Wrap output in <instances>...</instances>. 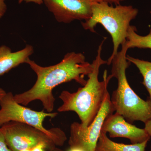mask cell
I'll list each match as a JSON object with an SVG mask.
<instances>
[{
  "label": "cell",
  "mask_w": 151,
  "mask_h": 151,
  "mask_svg": "<svg viewBox=\"0 0 151 151\" xmlns=\"http://www.w3.org/2000/svg\"><path fill=\"white\" fill-rule=\"evenodd\" d=\"M26 63L34 71L37 80L27 91L14 95L16 101L27 105L32 101L39 100L48 113L54 110L55 98L52 91L57 86L74 80L82 86L86 84L85 76L93 70L92 63L86 61L81 52H68L60 62L54 65L42 66L29 58Z\"/></svg>",
  "instance_id": "6da1fadb"
},
{
  "label": "cell",
  "mask_w": 151,
  "mask_h": 151,
  "mask_svg": "<svg viewBox=\"0 0 151 151\" xmlns=\"http://www.w3.org/2000/svg\"><path fill=\"white\" fill-rule=\"evenodd\" d=\"M105 39L98 47L97 56L92 63L93 70L88 75L86 84L83 87L78 88L76 92L63 91L59 96L62 104L58 108V111L75 112L83 127H88L97 116L106 95L109 93L108 84L113 78L111 74L108 76L107 70H105L103 73V80L100 81L99 79L100 67L107 64V60H104L101 57L102 47Z\"/></svg>",
  "instance_id": "7a4b0ae2"
},
{
  "label": "cell",
  "mask_w": 151,
  "mask_h": 151,
  "mask_svg": "<svg viewBox=\"0 0 151 151\" xmlns=\"http://www.w3.org/2000/svg\"><path fill=\"white\" fill-rule=\"evenodd\" d=\"M128 49L126 41L111 62V75L117 79L118 86L113 92L111 101L116 113L127 122L132 124L140 121L145 124L151 119V101L142 99L129 84L126 76L131 63L126 58Z\"/></svg>",
  "instance_id": "3957f363"
},
{
  "label": "cell",
  "mask_w": 151,
  "mask_h": 151,
  "mask_svg": "<svg viewBox=\"0 0 151 151\" xmlns=\"http://www.w3.org/2000/svg\"><path fill=\"white\" fill-rule=\"evenodd\" d=\"M109 4L105 2L92 3V15L89 19L81 22L84 29L92 32H95L97 24H101L111 35L113 49L107 60L108 65L118 54L119 47L127 41L130 23L138 14L137 9L132 6L119 4L114 7Z\"/></svg>",
  "instance_id": "277c9868"
},
{
  "label": "cell",
  "mask_w": 151,
  "mask_h": 151,
  "mask_svg": "<svg viewBox=\"0 0 151 151\" xmlns=\"http://www.w3.org/2000/svg\"><path fill=\"white\" fill-rule=\"evenodd\" d=\"M0 128L6 123L15 122L35 127L59 142L62 146L67 140L64 131L59 128L47 129L43 126L45 119H54L58 113L37 111L27 108L17 103L12 92H6L0 100Z\"/></svg>",
  "instance_id": "5b68a950"
},
{
  "label": "cell",
  "mask_w": 151,
  "mask_h": 151,
  "mask_svg": "<svg viewBox=\"0 0 151 151\" xmlns=\"http://www.w3.org/2000/svg\"><path fill=\"white\" fill-rule=\"evenodd\" d=\"M6 142L12 151L32 150L42 145L47 150L62 145L54 138L35 127L19 122H10L1 127Z\"/></svg>",
  "instance_id": "8992f818"
},
{
  "label": "cell",
  "mask_w": 151,
  "mask_h": 151,
  "mask_svg": "<svg viewBox=\"0 0 151 151\" xmlns=\"http://www.w3.org/2000/svg\"><path fill=\"white\" fill-rule=\"evenodd\" d=\"M114 111L111 96L108 93L100 111L88 127H83L76 122L70 125L68 140L70 147L77 148L83 151H95L104 121Z\"/></svg>",
  "instance_id": "52a82bcc"
},
{
  "label": "cell",
  "mask_w": 151,
  "mask_h": 151,
  "mask_svg": "<svg viewBox=\"0 0 151 151\" xmlns=\"http://www.w3.org/2000/svg\"><path fill=\"white\" fill-rule=\"evenodd\" d=\"M58 22L70 23L75 20H87L92 15L90 0H43Z\"/></svg>",
  "instance_id": "ba28073f"
},
{
  "label": "cell",
  "mask_w": 151,
  "mask_h": 151,
  "mask_svg": "<svg viewBox=\"0 0 151 151\" xmlns=\"http://www.w3.org/2000/svg\"><path fill=\"white\" fill-rule=\"evenodd\" d=\"M101 132L109 134L111 138H124L132 144L150 140V137L145 129L138 128L127 122L119 113H112L104 121Z\"/></svg>",
  "instance_id": "9c48e42d"
},
{
  "label": "cell",
  "mask_w": 151,
  "mask_h": 151,
  "mask_svg": "<svg viewBox=\"0 0 151 151\" xmlns=\"http://www.w3.org/2000/svg\"><path fill=\"white\" fill-rule=\"evenodd\" d=\"M34 52L33 47L30 45L14 52L6 45L0 46V76L20 64L26 63Z\"/></svg>",
  "instance_id": "30bf717a"
},
{
  "label": "cell",
  "mask_w": 151,
  "mask_h": 151,
  "mask_svg": "<svg viewBox=\"0 0 151 151\" xmlns=\"http://www.w3.org/2000/svg\"><path fill=\"white\" fill-rule=\"evenodd\" d=\"M148 142L147 141L131 145L116 143L107 137V134L101 132L96 150L103 151H145Z\"/></svg>",
  "instance_id": "8fae6325"
},
{
  "label": "cell",
  "mask_w": 151,
  "mask_h": 151,
  "mask_svg": "<svg viewBox=\"0 0 151 151\" xmlns=\"http://www.w3.org/2000/svg\"><path fill=\"white\" fill-rule=\"evenodd\" d=\"M137 31L135 27L130 25L126 41L128 48L137 47L151 49V29L149 34L146 36L139 35L136 32Z\"/></svg>",
  "instance_id": "7c38bea8"
},
{
  "label": "cell",
  "mask_w": 151,
  "mask_h": 151,
  "mask_svg": "<svg viewBox=\"0 0 151 151\" xmlns=\"http://www.w3.org/2000/svg\"><path fill=\"white\" fill-rule=\"evenodd\" d=\"M127 59L129 62L136 65L142 76V84L148 92L151 101V62L134 58L127 55Z\"/></svg>",
  "instance_id": "4fadbf2b"
},
{
  "label": "cell",
  "mask_w": 151,
  "mask_h": 151,
  "mask_svg": "<svg viewBox=\"0 0 151 151\" xmlns=\"http://www.w3.org/2000/svg\"><path fill=\"white\" fill-rule=\"evenodd\" d=\"M0 151H12L7 145L4 135L1 128H0Z\"/></svg>",
  "instance_id": "5bb4252c"
},
{
  "label": "cell",
  "mask_w": 151,
  "mask_h": 151,
  "mask_svg": "<svg viewBox=\"0 0 151 151\" xmlns=\"http://www.w3.org/2000/svg\"><path fill=\"white\" fill-rule=\"evenodd\" d=\"M92 3H100L102 2L108 3L109 4H115L116 5L120 4V3L125 0H90Z\"/></svg>",
  "instance_id": "9a60e30c"
},
{
  "label": "cell",
  "mask_w": 151,
  "mask_h": 151,
  "mask_svg": "<svg viewBox=\"0 0 151 151\" xmlns=\"http://www.w3.org/2000/svg\"><path fill=\"white\" fill-rule=\"evenodd\" d=\"M5 0H0V19H1L7 11V6Z\"/></svg>",
  "instance_id": "2e32d148"
},
{
  "label": "cell",
  "mask_w": 151,
  "mask_h": 151,
  "mask_svg": "<svg viewBox=\"0 0 151 151\" xmlns=\"http://www.w3.org/2000/svg\"><path fill=\"white\" fill-rule=\"evenodd\" d=\"M23 2L27 3H34L39 5L43 4V0H18L19 4H22Z\"/></svg>",
  "instance_id": "e0dca14e"
},
{
  "label": "cell",
  "mask_w": 151,
  "mask_h": 151,
  "mask_svg": "<svg viewBox=\"0 0 151 151\" xmlns=\"http://www.w3.org/2000/svg\"><path fill=\"white\" fill-rule=\"evenodd\" d=\"M145 124V126L144 129L146 130V132L148 134L149 136L151 138V119Z\"/></svg>",
  "instance_id": "ac0fdd59"
},
{
  "label": "cell",
  "mask_w": 151,
  "mask_h": 151,
  "mask_svg": "<svg viewBox=\"0 0 151 151\" xmlns=\"http://www.w3.org/2000/svg\"><path fill=\"white\" fill-rule=\"evenodd\" d=\"M45 147L42 145H40L36 146L31 150L32 151H44Z\"/></svg>",
  "instance_id": "d6986e66"
},
{
  "label": "cell",
  "mask_w": 151,
  "mask_h": 151,
  "mask_svg": "<svg viewBox=\"0 0 151 151\" xmlns=\"http://www.w3.org/2000/svg\"><path fill=\"white\" fill-rule=\"evenodd\" d=\"M6 93V92L4 89L0 87V100L5 95Z\"/></svg>",
  "instance_id": "ffe728a7"
},
{
  "label": "cell",
  "mask_w": 151,
  "mask_h": 151,
  "mask_svg": "<svg viewBox=\"0 0 151 151\" xmlns=\"http://www.w3.org/2000/svg\"><path fill=\"white\" fill-rule=\"evenodd\" d=\"M68 151H83L80 149L77 148L70 147Z\"/></svg>",
  "instance_id": "44dd1931"
},
{
  "label": "cell",
  "mask_w": 151,
  "mask_h": 151,
  "mask_svg": "<svg viewBox=\"0 0 151 151\" xmlns=\"http://www.w3.org/2000/svg\"><path fill=\"white\" fill-rule=\"evenodd\" d=\"M47 151H64L61 150V149L59 148L58 147H55L54 148L51 149V150H49Z\"/></svg>",
  "instance_id": "7402d4cb"
},
{
  "label": "cell",
  "mask_w": 151,
  "mask_h": 151,
  "mask_svg": "<svg viewBox=\"0 0 151 151\" xmlns=\"http://www.w3.org/2000/svg\"><path fill=\"white\" fill-rule=\"evenodd\" d=\"M20 151H32L31 150H29V149H27V150H23Z\"/></svg>",
  "instance_id": "603a6c76"
},
{
  "label": "cell",
  "mask_w": 151,
  "mask_h": 151,
  "mask_svg": "<svg viewBox=\"0 0 151 151\" xmlns=\"http://www.w3.org/2000/svg\"><path fill=\"white\" fill-rule=\"evenodd\" d=\"M103 151L102 150H96V151Z\"/></svg>",
  "instance_id": "cb8c5ba5"
},
{
  "label": "cell",
  "mask_w": 151,
  "mask_h": 151,
  "mask_svg": "<svg viewBox=\"0 0 151 151\" xmlns=\"http://www.w3.org/2000/svg\"><path fill=\"white\" fill-rule=\"evenodd\" d=\"M150 151H151V150H150Z\"/></svg>",
  "instance_id": "d4e9b609"
}]
</instances>
